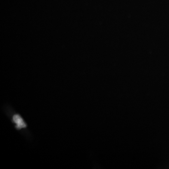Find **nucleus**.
Returning <instances> with one entry per match:
<instances>
[{"instance_id":"f257e3e1","label":"nucleus","mask_w":169,"mask_h":169,"mask_svg":"<svg viewBox=\"0 0 169 169\" xmlns=\"http://www.w3.org/2000/svg\"><path fill=\"white\" fill-rule=\"evenodd\" d=\"M13 120L17 124V128L18 129L26 128V124L19 115H15L13 118Z\"/></svg>"}]
</instances>
